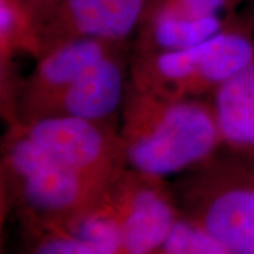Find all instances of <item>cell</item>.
<instances>
[{
    "mask_svg": "<svg viewBox=\"0 0 254 254\" xmlns=\"http://www.w3.org/2000/svg\"><path fill=\"white\" fill-rule=\"evenodd\" d=\"M119 133L127 167L158 178L190 171L222 147L210 100L170 98L130 81Z\"/></svg>",
    "mask_w": 254,
    "mask_h": 254,
    "instance_id": "1",
    "label": "cell"
},
{
    "mask_svg": "<svg viewBox=\"0 0 254 254\" xmlns=\"http://www.w3.org/2000/svg\"><path fill=\"white\" fill-rule=\"evenodd\" d=\"M254 60V17L243 14L219 34L181 51L131 53L130 82L180 99H209Z\"/></svg>",
    "mask_w": 254,
    "mask_h": 254,
    "instance_id": "2",
    "label": "cell"
},
{
    "mask_svg": "<svg viewBox=\"0 0 254 254\" xmlns=\"http://www.w3.org/2000/svg\"><path fill=\"white\" fill-rule=\"evenodd\" d=\"M1 145V175L24 223L61 226L89 208L113 185H105L65 168L7 123Z\"/></svg>",
    "mask_w": 254,
    "mask_h": 254,
    "instance_id": "3",
    "label": "cell"
},
{
    "mask_svg": "<svg viewBox=\"0 0 254 254\" xmlns=\"http://www.w3.org/2000/svg\"><path fill=\"white\" fill-rule=\"evenodd\" d=\"M218 154L180 182L182 215L232 254H254V160Z\"/></svg>",
    "mask_w": 254,
    "mask_h": 254,
    "instance_id": "4",
    "label": "cell"
},
{
    "mask_svg": "<svg viewBox=\"0 0 254 254\" xmlns=\"http://www.w3.org/2000/svg\"><path fill=\"white\" fill-rule=\"evenodd\" d=\"M7 123H14L55 163L93 181L112 185L128 168L115 122L53 115Z\"/></svg>",
    "mask_w": 254,
    "mask_h": 254,
    "instance_id": "5",
    "label": "cell"
},
{
    "mask_svg": "<svg viewBox=\"0 0 254 254\" xmlns=\"http://www.w3.org/2000/svg\"><path fill=\"white\" fill-rule=\"evenodd\" d=\"M154 3L155 0H60L38 21L40 57L73 38L133 44Z\"/></svg>",
    "mask_w": 254,
    "mask_h": 254,
    "instance_id": "6",
    "label": "cell"
},
{
    "mask_svg": "<svg viewBox=\"0 0 254 254\" xmlns=\"http://www.w3.org/2000/svg\"><path fill=\"white\" fill-rule=\"evenodd\" d=\"M113 192L122 219V254H158L182 215L164 178L127 168Z\"/></svg>",
    "mask_w": 254,
    "mask_h": 254,
    "instance_id": "7",
    "label": "cell"
},
{
    "mask_svg": "<svg viewBox=\"0 0 254 254\" xmlns=\"http://www.w3.org/2000/svg\"><path fill=\"white\" fill-rule=\"evenodd\" d=\"M131 44L98 38L64 41L37 58L36 66L18 86L7 122H27L47 112L66 88L103 57Z\"/></svg>",
    "mask_w": 254,
    "mask_h": 254,
    "instance_id": "8",
    "label": "cell"
},
{
    "mask_svg": "<svg viewBox=\"0 0 254 254\" xmlns=\"http://www.w3.org/2000/svg\"><path fill=\"white\" fill-rule=\"evenodd\" d=\"M130 60L131 46L103 57L66 88L43 116L60 115L119 123L130 81Z\"/></svg>",
    "mask_w": 254,
    "mask_h": 254,
    "instance_id": "9",
    "label": "cell"
},
{
    "mask_svg": "<svg viewBox=\"0 0 254 254\" xmlns=\"http://www.w3.org/2000/svg\"><path fill=\"white\" fill-rule=\"evenodd\" d=\"M222 147L254 160V60L223 82L209 98Z\"/></svg>",
    "mask_w": 254,
    "mask_h": 254,
    "instance_id": "10",
    "label": "cell"
},
{
    "mask_svg": "<svg viewBox=\"0 0 254 254\" xmlns=\"http://www.w3.org/2000/svg\"><path fill=\"white\" fill-rule=\"evenodd\" d=\"M233 16H213L205 18H174L148 16L133 40L131 53H173L181 51L219 34L240 18Z\"/></svg>",
    "mask_w": 254,
    "mask_h": 254,
    "instance_id": "11",
    "label": "cell"
},
{
    "mask_svg": "<svg viewBox=\"0 0 254 254\" xmlns=\"http://www.w3.org/2000/svg\"><path fill=\"white\" fill-rule=\"evenodd\" d=\"M115 184L93 205L61 225L95 254H122V219Z\"/></svg>",
    "mask_w": 254,
    "mask_h": 254,
    "instance_id": "12",
    "label": "cell"
},
{
    "mask_svg": "<svg viewBox=\"0 0 254 254\" xmlns=\"http://www.w3.org/2000/svg\"><path fill=\"white\" fill-rule=\"evenodd\" d=\"M18 54L38 58L41 54L40 27L34 13L20 0H0V58L1 71Z\"/></svg>",
    "mask_w": 254,
    "mask_h": 254,
    "instance_id": "13",
    "label": "cell"
},
{
    "mask_svg": "<svg viewBox=\"0 0 254 254\" xmlns=\"http://www.w3.org/2000/svg\"><path fill=\"white\" fill-rule=\"evenodd\" d=\"M158 254H232L206 230L181 215Z\"/></svg>",
    "mask_w": 254,
    "mask_h": 254,
    "instance_id": "14",
    "label": "cell"
},
{
    "mask_svg": "<svg viewBox=\"0 0 254 254\" xmlns=\"http://www.w3.org/2000/svg\"><path fill=\"white\" fill-rule=\"evenodd\" d=\"M243 1L245 0H155L148 16L174 18L233 16L239 13Z\"/></svg>",
    "mask_w": 254,
    "mask_h": 254,
    "instance_id": "15",
    "label": "cell"
},
{
    "mask_svg": "<svg viewBox=\"0 0 254 254\" xmlns=\"http://www.w3.org/2000/svg\"><path fill=\"white\" fill-rule=\"evenodd\" d=\"M26 227L31 242L24 254H95L61 226L26 223Z\"/></svg>",
    "mask_w": 254,
    "mask_h": 254,
    "instance_id": "16",
    "label": "cell"
},
{
    "mask_svg": "<svg viewBox=\"0 0 254 254\" xmlns=\"http://www.w3.org/2000/svg\"><path fill=\"white\" fill-rule=\"evenodd\" d=\"M20 1L24 3L34 13L37 21H40L60 0H20Z\"/></svg>",
    "mask_w": 254,
    "mask_h": 254,
    "instance_id": "17",
    "label": "cell"
}]
</instances>
